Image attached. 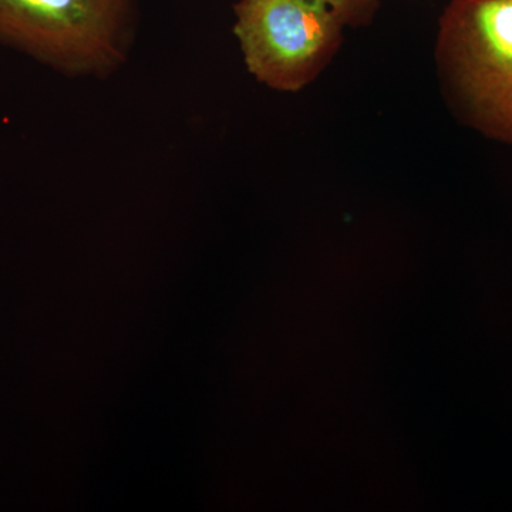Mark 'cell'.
I'll list each match as a JSON object with an SVG mask.
<instances>
[{"mask_svg": "<svg viewBox=\"0 0 512 512\" xmlns=\"http://www.w3.org/2000/svg\"><path fill=\"white\" fill-rule=\"evenodd\" d=\"M436 60L458 119L512 146V0H451L440 18Z\"/></svg>", "mask_w": 512, "mask_h": 512, "instance_id": "cell-1", "label": "cell"}, {"mask_svg": "<svg viewBox=\"0 0 512 512\" xmlns=\"http://www.w3.org/2000/svg\"><path fill=\"white\" fill-rule=\"evenodd\" d=\"M136 0H0V45L67 74L124 59Z\"/></svg>", "mask_w": 512, "mask_h": 512, "instance_id": "cell-2", "label": "cell"}, {"mask_svg": "<svg viewBox=\"0 0 512 512\" xmlns=\"http://www.w3.org/2000/svg\"><path fill=\"white\" fill-rule=\"evenodd\" d=\"M234 13L249 73L278 92H299L318 79L348 28L320 0H239Z\"/></svg>", "mask_w": 512, "mask_h": 512, "instance_id": "cell-3", "label": "cell"}, {"mask_svg": "<svg viewBox=\"0 0 512 512\" xmlns=\"http://www.w3.org/2000/svg\"><path fill=\"white\" fill-rule=\"evenodd\" d=\"M343 19L348 28L369 26L379 10L380 0H320Z\"/></svg>", "mask_w": 512, "mask_h": 512, "instance_id": "cell-4", "label": "cell"}]
</instances>
